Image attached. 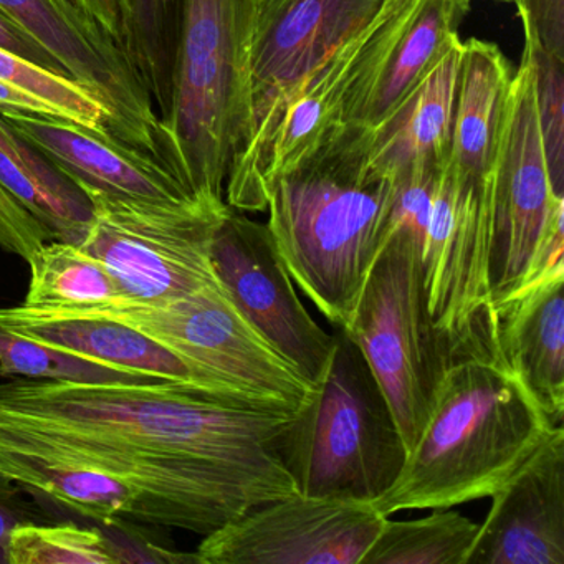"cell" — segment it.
<instances>
[{"label": "cell", "instance_id": "6da1fadb", "mask_svg": "<svg viewBox=\"0 0 564 564\" xmlns=\"http://www.w3.org/2000/svg\"><path fill=\"white\" fill-rule=\"evenodd\" d=\"M293 411L177 382L0 379V448L95 468L137 495L130 520L206 534L296 494L273 442Z\"/></svg>", "mask_w": 564, "mask_h": 564}, {"label": "cell", "instance_id": "7a4b0ae2", "mask_svg": "<svg viewBox=\"0 0 564 564\" xmlns=\"http://www.w3.org/2000/svg\"><path fill=\"white\" fill-rule=\"evenodd\" d=\"M375 130L348 123L276 174L265 191L270 236L306 299L345 328L392 232L398 181L371 163Z\"/></svg>", "mask_w": 564, "mask_h": 564}, {"label": "cell", "instance_id": "3957f363", "mask_svg": "<svg viewBox=\"0 0 564 564\" xmlns=\"http://www.w3.org/2000/svg\"><path fill=\"white\" fill-rule=\"evenodd\" d=\"M556 427L505 362L454 358L398 480L371 507L391 517L490 497Z\"/></svg>", "mask_w": 564, "mask_h": 564}, {"label": "cell", "instance_id": "277c9868", "mask_svg": "<svg viewBox=\"0 0 564 564\" xmlns=\"http://www.w3.org/2000/svg\"><path fill=\"white\" fill-rule=\"evenodd\" d=\"M260 0H181L170 107L158 160L187 189L226 200L252 137V48Z\"/></svg>", "mask_w": 564, "mask_h": 564}, {"label": "cell", "instance_id": "5b68a950", "mask_svg": "<svg viewBox=\"0 0 564 564\" xmlns=\"http://www.w3.org/2000/svg\"><path fill=\"white\" fill-rule=\"evenodd\" d=\"M332 359L273 442L296 494L371 503L392 487L408 445L361 349L335 328Z\"/></svg>", "mask_w": 564, "mask_h": 564}, {"label": "cell", "instance_id": "8992f818", "mask_svg": "<svg viewBox=\"0 0 564 564\" xmlns=\"http://www.w3.org/2000/svg\"><path fill=\"white\" fill-rule=\"evenodd\" d=\"M35 310V308H32ZM55 315L105 316L166 346L191 372L193 389L253 408L296 411L313 386L250 325L219 280L164 303L120 299Z\"/></svg>", "mask_w": 564, "mask_h": 564}, {"label": "cell", "instance_id": "52a82bcc", "mask_svg": "<svg viewBox=\"0 0 564 564\" xmlns=\"http://www.w3.org/2000/svg\"><path fill=\"white\" fill-rule=\"evenodd\" d=\"M422 0H386L375 21L313 68L269 123L234 160L226 203L240 213L265 210L276 174L299 163L345 124L358 123L392 48Z\"/></svg>", "mask_w": 564, "mask_h": 564}, {"label": "cell", "instance_id": "ba28073f", "mask_svg": "<svg viewBox=\"0 0 564 564\" xmlns=\"http://www.w3.org/2000/svg\"><path fill=\"white\" fill-rule=\"evenodd\" d=\"M343 329L361 349L411 451L454 358L429 313L421 243L404 224H392Z\"/></svg>", "mask_w": 564, "mask_h": 564}, {"label": "cell", "instance_id": "9c48e42d", "mask_svg": "<svg viewBox=\"0 0 564 564\" xmlns=\"http://www.w3.org/2000/svg\"><path fill=\"white\" fill-rule=\"evenodd\" d=\"M75 184L94 209L78 247L104 263L128 300L171 302L217 280L210 242L229 210L226 200L141 199Z\"/></svg>", "mask_w": 564, "mask_h": 564}, {"label": "cell", "instance_id": "30bf717a", "mask_svg": "<svg viewBox=\"0 0 564 564\" xmlns=\"http://www.w3.org/2000/svg\"><path fill=\"white\" fill-rule=\"evenodd\" d=\"M494 236L490 253L491 305L517 292L530 272L544 230L564 209L547 176L534 107L533 70L527 58L513 74L503 124L491 164Z\"/></svg>", "mask_w": 564, "mask_h": 564}, {"label": "cell", "instance_id": "8fae6325", "mask_svg": "<svg viewBox=\"0 0 564 564\" xmlns=\"http://www.w3.org/2000/svg\"><path fill=\"white\" fill-rule=\"evenodd\" d=\"M371 503L293 494L206 534L197 564H361L381 530Z\"/></svg>", "mask_w": 564, "mask_h": 564}, {"label": "cell", "instance_id": "7c38bea8", "mask_svg": "<svg viewBox=\"0 0 564 564\" xmlns=\"http://www.w3.org/2000/svg\"><path fill=\"white\" fill-rule=\"evenodd\" d=\"M210 263L250 325L315 388L328 369L335 335L300 302L267 224L229 207L214 232Z\"/></svg>", "mask_w": 564, "mask_h": 564}, {"label": "cell", "instance_id": "4fadbf2b", "mask_svg": "<svg viewBox=\"0 0 564 564\" xmlns=\"http://www.w3.org/2000/svg\"><path fill=\"white\" fill-rule=\"evenodd\" d=\"M0 11L28 31L67 77L104 104L113 140L158 160L160 117L120 45L72 0H0Z\"/></svg>", "mask_w": 564, "mask_h": 564}, {"label": "cell", "instance_id": "5bb4252c", "mask_svg": "<svg viewBox=\"0 0 564 564\" xmlns=\"http://www.w3.org/2000/svg\"><path fill=\"white\" fill-rule=\"evenodd\" d=\"M384 2L260 0L252 48L250 140L313 68L375 21Z\"/></svg>", "mask_w": 564, "mask_h": 564}, {"label": "cell", "instance_id": "9a60e30c", "mask_svg": "<svg viewBox=\"0 0 564 564\" xmlns=\"http://www.w3.org/2000/svg\"><path fill=\"white\" fill-rule=\"evenodd\" d=\"M465 564H564V427L490 495Z\"/></svg>", "mask_w": 564, "mask_h": 564}, {"label": "cell", "instance_id": "2e32d148", "mask_svg": "<svg viewBox=\"0 0 564 564\" xmlns=\"http://www.w3.org/2000/svg\"><path fill=\"white\" fill-rule=\"evenodd\" d=\"M0 120L68 180L118 196L176 200L193 194L156 158L52 115L0 108Z\"/></svg>", "mask_w": 564, "mask_h": 564}, {"label": "cell", "instance_id": "e0dca14e", "mask_svg": "<svg viewBox=\"0 0 564 564\" xmlns=\"http://www.w3.org/2000/svg\"><path fill=\"white\" fill-rule=\"evenodd\" d=\"M564 267L495 305L497 348L554 425L564 417Z\"/></svg>", "mask_w": 564, "mask_h": 564}, {"label": "cell", "instance_id": "ac0fdd59", "mask_svg": "<svg viewBox=\"0 0 564 564\" xmlns=\"http://www.w3.org/2000/svg\"><path fill=\"white\" fill-rule=\"evenodd\" d=\"M0 328L82 358L193 388L191 372L166 346L105 316L55 315L28 306L0 308Z\"/></svg>", "mask_w": 564, "mask_h": 564}, {"label": "cell", "instance_id": "d6986e66", "mask_svg": "<svg viewBox=\"0 0 564 564\" xmlns=\"http://www.w3.org/2000/svg\"><path fill=\"white\" fill-rule=\"evenodd\" d=\"M511 82L510 64L497 45L478 39L462 42L448 158L464 176L490 174Z\"/></svg>", "mask_w": 564, "mask_h": 564}, {"label": "cell", "instance_id": "ffe728a7", "mask_svg": "<svg viewBox=\"0 0 564 564\" xmlns=\"http://www.w3.org/2000/svg\"><path fill=\"white\" fill-rule=\"evenodd\" d=\"M462 41L451 48L398 110L375 130L371 163L398 180L414 164L445 160L451 154L455 80Z\"/></svg>", "mask_w": 564, "mask_h": 564}, {"label": "cell", "instance_id": "44dd1931", "mask_svg": "<svg viewBox=\"0 0 564 564\" xmlns=\"http://www.w3.org/2000/svg\"><path fill=\"white\" fill-rule=\"evenodd\" d=\"M474 0H422L392 48L358 123L376 128L388 120L427 72L460 42L458 25Z\"/></svg>", "mask_w": 564, "mask_h": 564}, {"label": "cell", "instance_id": "7402d4cb", "mask_svg": "<svg viewBox=\"0 0 564 564\" xmlns=\"http://www.w3.org/2000/svg\"><path fill=\"white\" fill-rule=\"evenodd\" d=\"M0 471L35 500L97 524L130 520L137 505V495L124 481L82 465L0 448Z\"/></svg>", "mask_w": 564, "mask_h": 564}, {"label": "cell", "instance_id": "603a6c76", "mask_svg": "<svg viewBox=\"0 0 564 564\" xmlns=\"http://www.w3.org/2000/svg\"><path fill=\"white\" fill-rule=\"evenodd\" d=\"M28 263V308L84 310L127 299L104 263L74 243L47 240Z\"/></svg>", "mask_w": 564, "mask_h": 564}, {"label": "cell", "instance_id": "cb8c5ba5", "mask_svg": "<svg viewBox=\"0 0 564 564\" xmlns=\"http://www.w3.org/2000/svg\"><path fill=\"white\" fill-rule=\"evenodd\" d=\"M417 520L382 521L361 564H465L480 524L451 508Z\"/></svg>", "mask_w": 564, "mask_h": 564}, {"label": "cell", "instance_id": "d4e9b609", "mask_svg": "<svg viewBox=\"0 0 564 564\" xmlns=\"http://www.w3.org/2000/svg\"><path fill=\"white\" fill-rule=\"evenodd\" d=\"M180 12L181 0H123V52L161 115L170 107Z\"/></svg>", "mask_w": 564, "mask_h": 564}, {"label": "cell", "instance_id": "484cf974", "mask_svg": "<svg viewBox=\"0 0 564 564\" xmlns=\"http://www.w3.org/2000/svg\"><path fill=\"white\" fill-rule=\"evenodd\" d=\"M0 369L9 378L85 384H154L163 379L123 371L0 328Z\"/></svg>", "mask_w": 564, "mask_h": 564}, {"label": "cell", "instance_id": "4316f807", "mask_svg": "<svg viewBox=\"0 0 564 564\" xmlns=\"http://www.w3.org/2000/svg\"><path fill=\"white\" fill-rule=\"evenodd\" d=\"M0 80L37 98L54 117L110 137L107 108L74 78L0 48Z\"/></svg>", "mask_w": 564, "mask_h": 564}, {"label": "cell", "instance_id": "83f0119b", "mask_svg": "<svg viewBox=\"0 0 564 564\" xmlns=\"http://www.w3.org/2000/svg\"><path fill=\"white\" fill-rule=\"evenodd\" d=\"M8 564H115L98 527L24 523L12 531Z\"/></svg>", "mask_w": 564, "mask_h": 564}, {"label": "cell", "instance_id": "f1b7e54d", "mask_svg": "<svg viewBox=\"0 0 564 564\" xmlns=\"http://www.w3.org/2000/svg\"><path fill=\"white\" fill-rule=\"evenodd\" d=\"M523 57L533 70L534 107L551 189L564 199V61L528 41Z\"/></svg>", "mask_w": 564, "mask_h": 564}, {"label": "cell", "instance_id": "f546056e", "mask_svg": "<svg viewBox=\"0 0 564 564\" xmlns=\"http://www.w3.org/2000/svg\"><path fill=\"white\" fill-rule=\"evenodd\" d=\"M105 533L115 564L158 563L197 564L196 554L183 553L160 541L151 540L147 524L117 518L98 524Z\"/></svg>", "mask_w": 564, "mask_h": 564}, {"label": "cell", "instance_id": "4dcf8cb0", "mask_svg": "<svg viewBox=\"0 0 564 564\" xmlns=\"http://www.w3.org/2000/svg\"><path fill=\"white\" fill-rule=\"evenodd\" d=\"M52 239L51 232L0 186V249L28 262L42 243Z\"/></svg>", "mask_w": 564, "mask_h": 564}, {"label": "cell", "instance_id": "1f68e13d", "mask_svg": "<svg viewBox=\"0 0 564 564\" xmlns=\"http://www.w3.org/2000/svg\"><path fill=\"white\" fill-rule=\"evenodd\" d=\"M524 41L564 61V0H513Z\"/></svg>", "mask_w": 564, "mask_h": 564}, {"label": "cell", "instance_id": "d6a6232c", "mask_svg": "<svg viewBox=\"0 0 564 564\" xmlns=\"http://www.w3.org/2000/svg\"><path fill=\"white\" fill-rule=\"evenodd\" d=\"M29 495L9 475L0 471V564H8V547L12 531L24 523H34L39 513L28 500Z\"/></svg>", "mask_w": 564, "mask_h": 564}, {"label": "cell", "instance_id": "836d02e7", "mask_svg": "<svg viewBox=\"0 0 564 564\" xmlns=\"http://www.w3.org/2000/svg\"><path fill=\"white\" fill-rule=\"evenodd\" d=\"M0 48L35 62V64L42 65L48 70L65 75L57 61L28 31H24L18 22L12 21L2 11H0Z\"/></svg>", "mask_w": 564, "mask_h": 564}, {"label": "cell", "instance_id": "e575fe53", "mask_svg": "<svg viewBox=\"0 0 564 564\" xmlns=\"http://www.w3.org/2000/svg\"><path fill=\"white\" fill-rule=\"evenodd\" d=\"M74 4L123 51V0H74Z\"/></svg>", "mask_w": 564, "mask_h": 564}, {"label": "cell", "instance_id": "d590c367", "mask_svg": "<svg viewBox=\"0 0 564 564\" xmlns=\"http://www.w3.org/2000/svg\"><path fill=\"white\" fill-rule=\"evenodd\" d=\"M0 108H14V110L31 111V113L52 115L51 110L37 98L24 94V91L12 87L11 84L4 80H0Z\"/></svg>", "mask_w": 564, "mask_h": 564}, {"label": "cell", "instance_id": "8d00e7d4", "mask_svg": "<svg viewBox=\"0 0 564 564\" xmlns=\"http://www.w3.org/2000/svg\"><path fill=\"white\" fill-rule=\"evenodd\" d=\"M8 378H9V376L6 375V372L2 371V369H0V379H8Z\"/></svg>", "mask_w": 564, "mask_h": 564}, {"label": "cell", "instance_id": "74e56055", "mask_svg": "<svg viewBox=\"0 0 564 564\" xmlns=\"http://www.w3.org/2000/svg\"><path fill=\"white\" fill-rule=\"evenodd\" d=\"M497 2H510V4H513V0H497Z\"/></svg>", "mask_w": 564, "mask_h": 564}, {"label": "cell", "instance_id": "f35d334b", "mask_svg": "<svg viewBox=\"0 0 564 564\" xmlns=\"http://www.w3.org/2000/svg\"><path fill=\"white\" fill-rule=\"evenodd\" d=\"M72 2H74V0H72Z\"/></svg>", "mask_w": 564, "mask_h": 564}]
</instances>
